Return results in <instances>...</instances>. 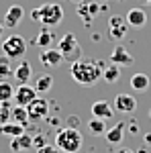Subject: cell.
Listing matches in <instances>:
<instances>
[{
    "label": "cell",
    "mask_w": 151,
    "mask_h": 153,
    "mask_svg": "<svg viewBox=\"0 0 151 153\" xmlns=\"http://www.w3.org/2000/svg\"><path fill=\"white\" fill-rule=\"evenodd\" d=\"M145 141H147V143H151V133H147V135H145Z\"/></svg>",
    "instance_id": "obj_34"
},
{
    "label": "cell",
    "mask_w": 151,
    "mask_h": 153,
    "mask_svg": "<svg viewBox=\"0 0 151 153\" xmlns=\"http://www.w3.org/2000/svg\"><path fill=\"white\" fill-rule=\"evenodd\" d=\"M110 63H115L118 68H129V65L135 63V59H133V55H131L123 45H116L115 51L110 53Z\"/></svg>",
    "instance_id": "obj_10"
},
{
    "label": "cell",
    "mask_w": 151,
    "mask_h": 153,
    "mask_svg": "<svg viewBox=\"0 0 151 153\" xmlns=\"http://www.w3.org/2000/svg\"><path fill=\"white\" fill-rule=\"evenodd\" d=\"M149 117H151V110H149Z\"/></svg>",
    "instance_id": "obj_38"
},
{
    "label": "cell",
    "mask_w": 151,
    "mask_h": 153,
    "mask_svg": "<svg viewBox=\"0 0 151 153\" xmlns=\"http://www.w3.org/2000/svg\"><path fill=\"white\" fill-rule=\"evenodd\" d=\"M10 120L27 127V123H29V112H27V108H25V106H14V108H10Z\"/></svg>",
    "instance_id": "obj_21"
},
{
    "label": "cell",
    "mask_w": 151,
    "mask_h": 153,
    "mask_svg": "<svg viewBox=\"0 0 151 153\" xmlns=\"http://www.w3.org/2000/svg\"><path fill=\"white\" fill-rule=\"evenodd\" d=\"M37 98V90L33 88V86H29V84H21L16 90H14V102H16V106H27L31 104L33 100Z\"/></svg>",
    "instance_id": "obj_8"
},
{
    "label": "cell",
    "mask_w": 151,
    "mask_h": 153,
    "mask_svg": "<svg viewBox=\"0 0 151 153\" xmlns=\"http://www.w3.org/2000/svg\"><path fill=\"white\" fill-rule=\"evenodd\" d=\"M33 145H35L37 149H41V147H45V145H47L45 137H43V135H37L35 139H33Z\"/></svg>",
    "instance_id": "obj_31"
},
{
    "label": "cell",
    "mask_w": 151,
    "mask_h": 153,
    "mask_svg": "<svg viewBox=\"0 0 151 153\" xmlns=\"http://www.w3.org/2000/svg\"><path fill=\"white\" fill-rule=\"evenodd\" d=\"M10 102H6V104H2L0 102V127L2 125H6V123H10Z\"/></svg>",
    "instance_id": "obj_27"
},
{
    "label": "cell",
    "mask_w": 151,
    "mask_h": 153,
    "mask_svg": "<svg viewBox=\"0 0 151 153\" xmlns=\"http://www.w3.org/2000/svg\"><path fill=\"white\" fill-rule=\"evenodd\" d=\"M116 153H135V151H133V149H118Z\"/></svg>",
    "instance_id": "obj_33"
},
{
    "label": "cell",
    "mask_w": 151,
    "mask_h": 153,
    "mask_svg": "<svg viewBox=\"0 0 151 153\" xmlns=\"http://www.w3.org/2000/svg\"><path fill=\"white\" fill-rule=\"evenodd\" d=\"M57 49L61 51V55L65 61H78L82 59V47H80V41H78V37L74 35V33H65V35L61 37L57 41Z\"/></svg>",
    "instance_id": "obj_3"
},
{
    "label": "cell",
    "mask_w": 151,
    "mask_h": 153,
    "mask_svg": "<svg viewBox=\"0 0 151 153\" xmlns=\"http://www.w3.org/2000/svg\"><path fill=\"white\" fill-rule=\"evenodd\" d=\"M88 127H90V131H92L94 135H104L106 131H108V129H106V123H104V118H92Z\"/></svg>",
    "instance_id": "obj_25"
},
{
    "label": "cell",
    "mask_w": 151,
    "mask_h": 153,
    "mask_svg": "<svg viewBox=\"0 0 151 153\" xmlns=\"http://www.w3.org/2000/svg\"><path fill=\"white\" fill-rule=\"evenodd\" d=\"M14 86H12L8 80H0V102L2 104H6V102H10L12 98H14Z\"/></svg>",
    "instance_id": "obj_19"
},
{
    "label": "cell",
    "mask_w": 151,
    "mask_h": 153,
    "mask_svg": "<svg viewBox=\"0 0 151 153\" xmlns=\"http://www.w3.org/2000/svg\"><path fill=\"white\" fill-rule=\"evenodd\" d=\"M131 88L137 90V92L147 90V88H149V76H147V74H135V76L131 78Z\"/></svg>",
    "instance_id": "obj_22"
},
{
    "label": "cell",
    "mask_w": 151,
    "mask_h": 153,
    "mask_svg": "<svg viewBox=\"0 0 151 153\" xmlns=\"http://www.w3.org/2000/svg\"><path fill=\"white\" fill-rule=\"evenodd\" d=\"M2 53L8 59H21L27 53V41L21 35H10L2 43Z\"/></svg>",
    "instance_id": "obj_5"
},
{
    "label": "cell",
    "mask_w": 151,
    "mask_h": 153,
    "mask_svg": "<svg viewBox=\"0 0 151 153\" xmlns=\"http://www.w3.org/2000/svg\"><path fill=\"white\" fill-rule=\"evenodd\" d=\"M0 133L2 135H6V137H19V135H23L25 133V127L23 125H19V123H6V125H2L0 127Z\"/></svg>",
    "instance_id": "obj_23"
},
{
    "label": "cell",
    "mask_w": 151,
    "mask_h": 153,
    "mask_svg": "<svg viewBox=\"0 0 151 153\" xmlns=\"http://www.w3.org/2000/svg\"><path fill=\"white\" fill-rule=\"evenodd\" d=\"M104 63L98 61V59H78L71 63V78L74 82L82 84V86H92L102 78V71H104Z\"/></svg>",
    "instance_id": "obj_1"
},
{
    "label": "cell",
    "mask_w": 151,
    "mask_h": 153,
    "mask_svg": "<svg viewBox=\"0 0 151 153\" xmlns=\"http://www.w3.org/2000/svg\"><path fill=\"white\" fill-rule=\"evenodd\" d=\"M139 2H143V4H151V0H139Z\"/></svg>",
    "instance_id": "obj_35"
},
{
    "label": "cell",
    "mask_w": 151,
    "mask_h": 153,
    "mask_svg": "<svg viewBox=\"0 0 151 153\" xmlns=\"http://www.w3.org/2000/svg\"><path fill=\"white\" fill-rule=\"evenodd\" d=\"M27 112H29V120H43V118L49 114V102L45 98H39L37 96L31 104L27 106Z\"/></svg>",
    "instance_id": "obj_7"
},
{
    "label": "cell",
    "mask_w": 151,
    "mask_h": 153,
    "mask_svg": "<svg viewBox=\"0 0 151 153\" xmlns=\"http://www.w3.org/2000/svg\"><path fill=\"white\" fill-rule=\"evenodd\" d=\"M31 147H33V137H29L27 133L19 135V137H12V141H10L12 151H27V149H31Z\"/></svg>",
    "instance_id": "obj_18"
},
{
    "label": "cell",
    "mask_w": 151,
    "mask_h": 153,
    "mask_svg": "<svg viewBox=\"0 0 151 153\" xmlns=\"http://www.w3.org/2000/svg\"><path fill=\"white\" fill-rule=\"evenodd\" d=\"M39 61H41L43 65H47V68H59L65 59H63V55H61V51H59L57 47H47V49L41 51Z\"/></svg>",
    "instance_id": "obj_9"
},
{
    "label": "cell",
    "mask_w": 151,
    "mask_h": 153,
    "mask_svg": "<svg viewBox=\"0 0 151 153\" xmlns=\"http://www.w3.org/2000/svg\"><path fill=\"white\" fill-rule=\"evenodd\" d=\"M39 153H59V147L57 145H49V143H47L45 147L39 149Z\"/></svg>",
    "instance_id": "obj_30"
},
{
    "label": "cell",
    "mask_w": 151,
    "mask_h": 153,
    "mask_svg": "<svg viewBox=\"0 0 151 153\" xmlns=\"http://www.w3.org/2000/svg\"><path fill=\"white\" fill-rule=\"evenodd\" d=\"M90 112H92L94 118H110L115 114V106L110 104V102H106V100H98V102H94L92 108H90Z\"/></svg>",
    "instance_id": "obj_14"
},
{
    "label": "cell",
    "mask_w": 151,
    "mask_h": 153,
    "mask_svg": "<svg viewBox=\"0 0 151 153\" xmlns=\"http://www.w3.org/2000/svg\"><path fill=\"white\" fill-rule=\"evenodd\" d=\"M127 23L129 27H133V29H143L145 25H147V12L143 10V8H139V6H135V8H131V10L127 12Z\"/></svg>",
    "instance_id": "obj_11"
},
{
    "label": "cell",
    "mask_w": 151,
    "mask_h": 153,
    "mask_svg": "<svg viewBox=\"0 0 151 153\" xmlns=\"http://www.w3.org/2000/svg\"><path fill=\"white\" fill-rule=\"evenodd\" d=\"M104 137L110 145H118V143L123 141V137H125V123H116L115 127H110L104 133Z\"/></svg>",
    "instance_id": "obj_17"
},
{
    "label": "cell",
    "mask_w": 151,
    "mask_h": 153,
    "mask_svg": "<svg viewBox=\"0 0 151 153\" xmlns=\"http://www.w3.org/2000/svg\"><path fill=\"white\" fill-rule=\"evenodd\" d=\"M53 41H55L53 31H51V29H45V27H43V29H41V33L35 37V45H39V47H45V49L49 47Z\"/></svg>",
    "instance_id": "obj_20"
},
{
    "label": "cell",
    "mask_w": 151,
    "mask_h": 153,
    "mask_svg": "<svg viewBox=\"0 0 151 153\" xmlns=\"http://www.w3.org/2000/svg\"><path fill=\"white\" fill-rule=\"evenodd\" d=\"M63 21V6L57 2H47L39 6V23L43 27H55Z\"/></svg>",
    "instance_id": "obj_4"
},
{
    "label": "cell",
    "mask_w": 151,
    "mask_h": 153,
    "mask_svg": "<svg viewBox=\"0 0 151 153\" xmlns=\"http://www.w3.org/2000/svg\"><path fill=\"white\" fill-rule=\"evenodd\" d=\"M31 19L39 23V8H33V10H31Z\"/></svg>",
    "instance_id": "obj_32"
},
{
    "label": "cell",
    "mask_w": 151,
    "mask_h": 153,
    "mask_svg": "<svg viewBox=\"0 0 151 153\" xmlns=\"http://www.w3.org/2000/svg\"><path fill=\"white\" fill-rule=\"evenodd\" d=\"M86 6H88V14H90V19H94V16L100 14V4H96V2H86Z\"/></svg>",
    "instance_id": "obj_29"
},
{
    "label": "cell",
    "mask_w": 151,
    "mask_h": 153,
    "mask_svg": "<svg viewBox=\"0 0 151 153\" xmlns=\"http://www.w3.org/2000/svg\"><path fill=\"white\" fill-rule=\"evenodd\" d=\"M82 143H84V137L78 129L74 127H65V129L57 131L55 135V145L59 147V151L63 153H76L82 149Z\"/></svg>",
    "instance_id": "obj_2"
},
{
    "label": "cell",
    "mask_w": 151,
    "mask_h": 153,
    "mask_svg": "<svg viewBox=\"0 0 151 153\" xmlns=\"http://www.w3.org/2000/svg\"><path fill=\"white\" fill-rule=\"evenodd\" d=\"M127 19L121 14H112L108 19V35L112 37L115 41H121L123 37L127 35Z\"/></svg>",
    "instance_id": "obj_6"
},
{
    "label": "cell",
    "mask_w": 151,
    "mask_h": 153,
    "mask_svg": "<svg viewBox=\"0 0 151 153\" xmlns=\"http://www.w3.org/2000/svg\"><path fill=\"white\" fill-rule=\"evenodd\" d=\"M8 61H10V59L6 57V55L0 57V78H8V76H12V68L8 65Z\"/></svg>",
    "instance_id": "obj_26"
},
{
    "label": "cell",
    "mask_w": 151,
    "mask_h": 153,
    "mask_svg": "<svg viewBox=\"0 0 151 153\" xmlns=\"http://www.w3.org/2000/svg\"><path fill=\"white\" fill-rule=\"evenodd\" d=\"M78 16H82L86 25L92 23V19H90V14H88V6H86V2H82L80 6H78Z\"/></svg>",
    "instance_id": "obj_28"
},
{
    "label": "cell",
    "mask_w": 151,
    "mask_h": 153,
    "mask_svg": "<svg viewBox=\"0 0 151 153\" xmlns=\"http://www.w3.org/2000/svg\"><path fill=\"white\" fill-rule=\"evenodd\" d=\"M71 2H84V0H71Z\"/></svg>",
    "instance_id": "obj_36"
},
{
    "label": "cell",
    "mask_w": 151,
    "mask_h": 153,
    "mask_svg": "<svg viewBox=\"0 0 151 153\" xmlns=\"http://www.w3.org/2000/svg\"><path fill=\"white\" fill-rule=\"evenodd\" d=\"M33 78V68L29 61H21L16 68H14V80L19 84H29V80Z\"/></svg>",
    "instance_id": "obj_15"
},
{
    "label": "cell",
    "mask_w": 151,
    "mask_h": 153,
    "mask_svg": "<svg viewBox=\"0 0 151 153\" xmlns=\"http://www.w3.org/2000/svg\"><path fill=\"white\" fill-rule=\"evenodd\" d=\"M23 16H25V8L19 6V4H12V6H8V10L4 14V25L8 29H14V27H19V23L23 21Z\"/></svg>",
    "instance_id": "obj_13"
},
{
    "label": "cell",
    "mask_w": 151,
    "mask_h": 153,
    "mask_svg": "<svg viewBox=\"0 0 151 153\" xmlns=\"http://www.w3.org/2000/svg\"><path fill=\"white\" fill-rule=\"evenodd\" d=\"M33 88L37 90V94H47V92L53 88V76H51V74H41V76H37L35 82H33Z\"/></svg>",
    "instance_id": "obj_16"
},
{
    "label": "cell",
    "mask_w": 151,
    "mask_h": 153,
    "mask_svg": "<svg viewBox=\"0 0 151 153\" xmlns=\"http://www.w3.org/2000/svg\"><path fill=\"white\" fill-rule=\"evenodd\" d=\"M0 33H2V25H0Z\"/></svg>",
    "instance_id": "obj_37"
},
{
    "label": "cell",
    "mask_w": 151,
    "mask_h": 153,
    "mask_svg": "<svg viewBox=\"0 0 151 153\" xmlns=\"http://www.w3.org/2000/svg\"><path fill=\"white\" fill-rule=\"evenodd\" d=\"M102 78H104V82H108V84L118 82V78H121V68H118V65H115V63H110L108 68H104Z\"/></svg>",
    "instance_id": "obj_24"
},
{
    "label": "cell",
    "mask_w": 151,
    "mask_h": 153,
    "mask_svg": "<svg viewBox=\"0 0 151 153\" xmlns=\"http://www.w3.org/2000/svg\"><path fill=\"white\" fill-rule=\"evenodd\" d=\"M137 108V100H135V96L133 94H116L115 98V110L118 112H133Z\"/></svg>",
    "instance_id": "obj_12"
}]
</instances>
